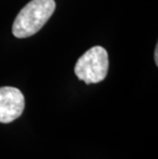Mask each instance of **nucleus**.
<instances>
[{"mask_svg": "<svg viewBox=\"0 0 158 159\" xmlns=\"http://www.w3.org/2000/svg\"><path fill=\"white\" fill-rule=\"evenodd\" d=\"M157 52H158V49L156 47V49H155V61H156V63H157Z\"/></svg>", "mask_w": 158, "mask_h": 159, "instance_id": "20e7f679", "label": "nucleus"}, {"mask_svg": "<svg viewBox=\"0 0 158 159\" xmlns=\"http://www.w3.org/2000/svg\"><path fill=\"white\" fill-rule=\"evenodd\" d=\"M56 9L55 0H32L19 12L12 25L16 38H27L36 34Z\"/></svg>", "mask_w": 158, "mask_h": 159, "instance_id": "f257e3e1", "label": "nucleus"}, {"mask_svg": "<svg viewBox=\"0 0 158 159\" xmlns=\"http://www.w3.org/2000/svg\"><path fill=\"white\" fill-rule=\"evenodd\" d=\"M25 109L24 94L11 86L0 87V122L11 123L21 116Z\"/></svg>", "mask_w": 158, "mask_h": 159, "instance_id": "7ed1b4c3", "label": "nucleus"}, {"mask_svg": "<svg viewBox=\"0 0 158 159\" xmlns=\"http://www.w3.org/2000/svg\"><path fill=\"white\" fill-rule=\"evenodd\" d=\"M109 69L107 50L102 46H93L77 61L74 72L78 79L86 84L99 83L106 78Z\"/></svg>", "mask_w": 158, "mask_h": 159, "instance_id": "f03ea898", "label": "nucleus"}]
</instances>
